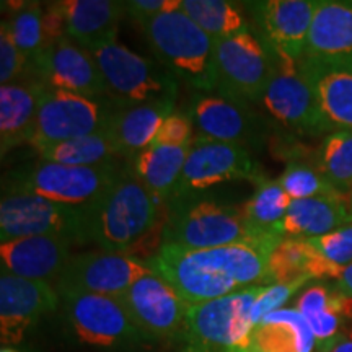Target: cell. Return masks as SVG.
<instances>
[{
  "label": "cell",
  "instance_id": "1",
  "mask_svg": "<svg viewBox=\"0 0 352 352\" xmlns=\"http://www.w3.org/2000/svg\"><path fill=\"white\" fill-rule=\"evenodd\" d=\"M274 248L250 243L204 250L164 245L147 264L195 307L250 287L271 285L267 261Z\"/></svg>",
  "mask_w": 352,
  "mask_h": 352
},
{
  "label": "cell",
  "instance_id": "2",
  "mask_svg": "<svg viewBox=\"0 0 352 352\" xmlns=\"http://www.w3.org/2000/svg\"><path fill=\"white\" fill-rule=\"evenodd\" d=\"M165 212L166 202L152 195L127 164L113 186L94 206L83 209L82 243L126 254Z\"/></svg>",
  "mask_w": 352,
  "mask_h": 352
},
{
  "label": "cell",
  "instance_id": "3",
  "mask_svg": "<svg viewBox=\"0 0 352 352\" xmlns=\"http://www.w3.org/2000/svg\"><path fill=\"white\" fill-rule=\"evenodd\" d=\"M283 239L254 228L243 212V206L220 202L206 195L166 202L164 245L204 250L228 245H271Z\"/></svg>",
  "mask_w": 352,
  "mask_h": 352
},
{
  "label": "cell",
  "instance_id": "4",
  "mask_svg": "<svg viewBox=\"0 0 352 352\" xmlns=\"http://www.w3.org/2000/svg\"><path fill=\"white\" fill-rule=\"evenodd\" d=\"M157 63L178 82L209 94L215 90L214 41L182 8L140 23Z\"/></svg>",
  "mask_w": 352,
  "mask_h": 352
},
{
  "label": "cell",
  "instance_id": "5",
  "mask_svg": "<svg viewBox=\"0 0 352 352\" xmlns=\"http://www.w3.org/2000/svg\"><path fill=\"white\" fill-rule=\"evenodd\" d=\"M259 289L261 285L189 308L182 331L183 352L252 349L253 307Z\"/></svg>",
  "mask_w": 352,
  "mask_h": 352
},
{
  "label": "cell",
  "instance_id": "6",
  "mask_svg": "<svg viewBox=\"0 0 352 352\" xmlns=\"http://www.w3.org/2000/svg\"><path fill=\"white\" fill-rule=\"evenodd\" d=\"M122 168L124 166L118 162L96 166H69L41 160L12 171L3 182V189L32 192L70 208L85 209L113 186Z\"/></svg>",
  "mask_w": 352,
  "mask_h": 352
},
{
  "label": "cell",
  "instance_id": "7",
  "mask_svg": "<svg viewBox=\"0 0 352 352\" xmlns=\"http://www.w3.org/2000/svg\"><path fill=\"white\" fill-rule=\"evenodd\" d=\"M91 54L103 76L107 98L118 109L175 101L178 96V80L164 65L135 54L118 41Z\"/></svg>",
  "mask_w": 352,
  "mask_h": 352
},
{
  "label": "cell",
  "instance_id": "8",
  "mask_svg": "<svg viewBox=\"0 0 352 352\" xmlns=\"http://www.w3.org/2000/svg\"><path fill=\"white\" fill-rule=\"evenodd\" d=\"M214 69L217 94L250 107L263 101L274 72V52L250 28L214 41Z\"/></svg>",
  "mask_w": 352,
  "mask_h": 352
},
{
  "label": "cell",
  "instance_id": "9",
  "mask_svg": "<svg viewBox=\"0 0 352 352\" xmlns=\"http://www.w3.org/2000/svg\"><path fill=\"white\" fill-rule=\"evenodd\" d=\"M83 209L59 204L25 191L3 189L0 201V241L28 236H65L82 243Z\"/></svg>",
  "mask_w": 352,
  "mask_h": 352
},
{
  "label": "cell",
  "instance_id": "10",
  "mask_svg": "<svg viewBox=\"0 0 352 352\" xmlns=\"http://www.w3.org/2000/svg\"><path fill=\"white\" fill-rule=\"evenodd\" d=\"M116 109L108 98H88L47 88L30 145L38 151L51 144L100 134L108 131Z\"/></svg>",
  "mask_w": 352,
  "mask_h": 352
},
{
  "label": "cell",
  "instance_id": "11",
  "mask_svg": "<svg viewBox=\"0 0 352 352\" xmlns=\"http://www.w3.org/2000/svg\"><path fill=\"white\" fill-rule=\"evenodd\" d=\"M240 179L256 183L264 179L248 148L240 144L195 138L171 199L206 195L210 188Z\"/></svg>",
  "mask_w": 352,
  "mask_h": 352
},
{
  "label": "cell",
  "instance_id": "12",
  "mask_svg": "<svg viewBox=\"0 0 352 352\" xmlns=\"http://www.w3.org/2000/svg\"><path fill=\"white\" fill-rule=\"evenodd\" d=\"M65 315L78 341L96 347H122L148 341L120 298L95 294H63Z\"/></svg>",
  "mask_w": 352,
  "mask_h": 352
},
{
  "label": "cell",
  "instance_id": "13",
  "mask_svg": "<svg viewBox=\"0 0 352 352\" xmlns=\"http://www.w3.org/2000/svg\"><path fill=\"white\" fill-rule=\"evenodd\" d=\"M261 103L274 120L300 134L321 135L333 132L303 76L300 60L274 52V72Z\"/></svg>",
  "mask_w": 352,
  "mask_h": 352
},
{
  "label": "cell",
  "instance_id": "14",
  "mask_svg": "<svg viewBox=\"0 0 352 352\" xmlns=\"http://www.w3.org/2000/svg\"><path fill=\"white\" fill-rule=\"evenodd\" d=\"M151 272L147 261L122 253H82L70 256L56 290L59 296L77 292L118 298Z\"/></svg>",
  "mask_w": 352,
  "mask_h": 352
},
{
  "label": "cell",
  "instance_id": "15",
  "mask_svg": "<svg viewBox=\"0 0 352 352\" xmlns=\"http://www.w3.org/2000/svg\"><path fill=\"white\" fill-rule=\"evenodd\" d=\"M118 298L148 341L182 336L191 307L155 272L140 277Z\"/></svg>",
  "mask_w": 352,
  "mask_h": 352
},
{
  "label": "cell",
  "instance_id": "16",
  "mask_svg": "<svg viewBox=\"0 0 352 352\" xmlns=\"http://www.w3.org/2000/svg\"><path fill=\"white\" fill-rule=\"evenodd\" d=\"M30 77L51 90H63L88 98H107V87L94 54L65 36L52 44L33 64Z\"/></svg>",
  "mask_w": 352,
  "mask_h": 352
},
{
  "label": "cell",
  "instance_id": "17",
  "mask_svg": "<svg viewBox=\"0 0 352 352\" xmlns=\"http://www.w3.org/2000/svg\"><path fill=\"white\" fill-rule=\"evenodd\" d=\"M246 6L258 34L276 54L303 59L316 0H263Z\"/></svg>",
  "mask_w": 352,
  "mask_h": 352
},
{
  "label": "cell",
  "instance_id": "18",
  "mask_svg": "<svg viewBox=\"0 0 352 352\" xmlns=\"http://www.w3.org/2000/svg\"><path fill=\"white\" fill-rule=\"evenodd\" d=\"M59 294L51 284L2 272L0 276V341L19 344L43 316L59 307Z\"/></svg>",
  "mask_w": 352,
  "mask_h": 352
},
{
  "label": "cell",
  "instance_id": "19",
  "mask_svg": "<svg viewBox=\"0 0 352 352\" xmlns=\"http://www.w3.org/2000/svg\"><path fill=\"white\" fill-rule=\"evenodd\" d=\"M196 126V138L217 142L240 144L248 148L263 139V124L248 107L233 103L217 95L196 94L186 111Z\"/></svg>",
  "mask_w": 352,
  "mask_h": 352
},
{
  "label": "cell",
  "instance_id": "20",
  "mask_svg": "<svg viewBox=\"0 0 352 352\" xmlns=\"http://www.w3.org/2000/svg\"><path fill=\"white\" fill-rule=\"evenodd\" d=\"M72 240L65 236H28L0 243L2 272L30 280L54 283L67 266Z\"/></svg>",
  "mask_w": 352,
  "mask_h": 352
},
{
  "label": "cell",
  "instance_id": "21",
  "mask_svg": "<svg viewBox=\"0 0 352 352\" xmlns=\"http://www.w3.org/2000/svg\"><path fill=\"white\" fill-rule=\"evenodd\" d=\"M303 59L352 67V0H316Z\"/></svg>",
  "mask_w": 352,
  "mask_h": 352
},
{
  "label": "cell",
  "instance_id": "22",
  "mask_svg": "<svg viewBox=\"0 0 352 352\" xmlns=\"http://www.w3.org/2000/svg\"><path fill=\"white\" fill-rule=\"evenodd\" d=\"M47 87L34 77L0 87V148L2 155L32 142L39 107Z\"/></svg>",
  "mask_w": 352,
  "mask_h": 352
},
{
  "label": "cell",
  "instance_id": "23",
  "mask_svg": "<svg viewBox=\"0 0 352 352\" xmlns=\"http://www.w3.org/2000/svg\"><path fill=\"white\" fill-rule=\"evenodd\" d=\"M315 334L318 352L352 327V297L336 284L315 283L302 290L296 305Z\"/></svg>",
  "mask_w": 352,
  "mask_h": 352
},
{
  "label": "cell",
  "instance_id": "24",
  "mask_svg": "<svg viewBox=\"0 0 352 352\" xmlns=\"http://www.w3.org/2000/svg\"><path fill=\"white\" fill-rule=\"evenodd\" d=\"M65 13L67 36L83 50L95 52L116 43L124 2L111 0H65L60 2Z\"/></svg>",
  "mask_w": 352,
  "mask_h": 352
},
{
  "label": "cell",
  "instance_id": "25",
  "mask_svg": "<svg viewBox=\"0 0 352 352\" xmlns=\"http://www.w3.org/2000/svg\"><path fill=\"white\" fill-rule=\"evenodd\" d=\"M300 69L320 111L333 129H352V67H334L302 59Z\"/></svg>",
  "mask_w": 352,
  "mask_h": 352
},
{
  "label": "cell",
  "instance_id": "26",
  "mask_svg": "<svg viewBox=\"0 0 352 352\" xmlns=\"http://www.w3.org/2000/svg\"><path fill=\"white\" fill-rule=\"evenodd\" d=\"M175 113V101H153L126 109H116L108 134L116 144L121 158L132 160L153 144L158 129Z\"/></svg>",
  "mask_w": 352,
  "mask_h": 352
},
{
  "label": "cell",
  "instance_id": "27",
  "mask_svg": "<svg viewBox=\"0 0 352 352\" xmlns=\"http://www.w3.org/2000/svg\"><path fill=\"white\" fill-rule=\"evenodd\" d=\"M352 222L346 195L292 201L280 223V233L289 239H316Z\"/></svg>",
  "mask_w": 352,
  "mask_h": 352
},
{
  "label": "cell",
  "instance_id": "28",
  "mask_svg": "<svg viewBox=\"0 0 352 352\" xmlns=\"http://www.w3.org/2000/svg\"><path fill=\"white\" fill-rule=\"evenodd\" d=\"M254 352H318L315 334L297 308H280L264 316L252 336Z\"/></svg>",
  "mask_w": 352,
  "mask_h": 352
},
{
  "label": "cell",
  "instance_id": "29",
  "mask_svg": "<svg viewBox=\"0 0 352 352\" xmlns=\"http://www.w3.org/2000/svg\"><path fill=\"white\" fill-rule=\"evenodd\" d=\"M189 147L151 145L129 160V168L152 195L168 202L182 178Z\"/></svg>",
  "mask_w": 352,
  "mask_h": 352
},
{
  "label": "cell",
  "instance_id": "30",
  "mask_svg": "<svg viewBox=\"0 0 352 352\" xmlns=\"http://www.w3.org/2000/svg\"><path fill=\"white\" fill-rule=\"evenodd\" d=\"M36 152L44 162L69 166L107 165L121 158L120 151L108 131L46 145V147L38 148Z\"/></svg>",
  "mask_w": 352,
  "mask_h": 352
},
{
  "label": "cell",
  "instance_id": "31",
  "mask_svg": "<svg viewBox=\"0 0 352 352\" xmlns=\"http://www.w3.org/2000/svg\"><path fill=\"white\" fill-rule=\"evenodd\" d=\"M182 10L212 41L235 36L252 26L240 3L227 0H182Z\"/></svg>",
  "mask_w": 352,
  "mask_h": 352
},
{
  "label": "cell",
  "instance_id": "32",
  "mask_svg": "<svg viewBox=\"0 0 352 352\" xmlns=\"http://www.w3.org/2000/svg\"><path fill=\"white\" fill-rule=\"evenodd\" d=\"M290 204H292V199L279 182L261 179L253 196L243 204V212L256 230L277 236V239H284L280 233V223Z\"/></svg>",
  "mask_w": 352,
  "mask_h": 352
},
{
  "label": "cell",
  "instance_id": "33",
  "mask_svg": "<svg viewBox=\"0 0 352 352\" xmlns=\"http://www.w3.org/2000/svg\"><path fill=\"white\" fill-rule=\"evenodd\" d=\"M315 165L338 192L349 195L352 191V129H338L324 135Z\"/></svg>",
  "mask_w": 352,
  "mask_h": 352
},
{
  "label": "cell",
  "instance_id": "34",
  "mask_svg": "<svg viewBox=\"0 0 352 352\" xmlns=\"http://www.w3.org/2000/svg\"><path fill=\"white\" fill-rule=\"evenodd\" d=\"M12 12L8 20H2V25L10 33L16 47L28 59L30 74H32L33 64L44 51L43 7L36 2H20L16 3V7H12Z\"/></svg>",
  "mask_w": 352,
  "mask_h": 352
},
{
  "label": "cell",
  "instance_id": "35",
  "mask_svg": "<svg viewBox=\"0 0 352 352\" xmlns=\"http://www.w3.org/2000/svg\"><path fill=\"white\" fill-rule=\"evenodd\" d=\"M277 182L292 201L341 195L329 184L316 165L302 164V162L289 164Z\"/></svg>",
  "mask_w": 352,
  "mask_h": 352
},
{
  "label": "cell",
  "instance_id": "36",
  "mask_svg": "<svg viewBox=\"0 0 352 352\" xmlns=\"http://www.w3.org/2000/svg\"><path fill=\"white\" fill-rule=\"evenodd\" d=\"M307 240L328 261L342 267L352 263V222L327 233V235Z\"/></svg>",
  "mask_w": 352,
  "mask_h": 352
},
{
  "label": "cell",
  "instance_id": "37",
  "mask_svg": "<svg viewBox=\"0 0 352 352\" xmlns=\"http://www.w3.org/2000/svg\"><path fill=\"white\" fill-rule=\"evenodd\" d=\"M30 77V63L13 43L6 26H0V85H10Z\"/></svg>",
  "mask_w": 352,
  "mask_h": 352
},
{
  "label": "cell",
  "instance_id": "38",
  "mask_svg": "<svg viewBox=\"0 0 352 352\" xmlns=\"http://www.w3.org/2000/svg\"><path fill=\"white\" fill-rule=\"evenodd\" d=\"M310 283V279H298L289 284H271V285H261L259 289L258 298L253 307V321L254 327L261 323L264 316H267L272 311L280 310L284 308L289 298L300 290L302 287Z\"/></svg>",
  "mask_w": 352,
  "mask_h": 352
},
{
  "label": "cell",
  "instance_id": "39",
  "mask_svg": "<svg viewBox=\"0 0 352 352\" xmlns=\"http://www.w3.org/2000/svg\"><path fill=\"white\" fill-rule=\"evenodd\" d=\"M192 120L188 113L175 111L166 118L158 129V134L152 145H176V147H189L192 144Z\"/></svg>",
  "mask_w": 352,
  "mask_h": 352
},
{
  "label": "cell",
  "instance_id": "40",
  "mask_svg": "<svg viewBox=\"0 0 352 352\" xmlns=\"http://www.w3.org/2000/svg\"><path fill=\"white\" fill-rule=\"evenodd\" d=\"M182 8V0H132L124 2V10L135 20L138 23L155 19L164 13L175 12Z\"/></svg>",
  "mask_w": 352,
  "mask_h": 352
},
{
  "label": "cell",
  "instance_id": "41",
  "mask_svg": "<svg viewBox=\"0 0 352 352\" xmlns=\"http://www.w3.org/2000/svg\"><path fill=\"white\" fill-rule=\"evenodd\" d=\"M43 33H44V50L67 36L65 28V13L60 2L47 3L43 7Z\"/></svg>",
  "mask_w": 352,
  "mask_h": 352
},
{
  "label": "cell",
  "instance_id": "42",
  "mask_svg": "<svg viewBox=\"0 0 352 352\" xmlns=\"http://www.w3.org/2000/svg\"><path fill=\"white\" fill-rule=\"evenodd\" d=\"M321 352H352V327Z\"/></svg>",
  "mask_w": 352,
  "mask_h": 352
},
{
  "label": "cell",
  "instance_id": "43",
  "mask_svg": "<svg viewBox=\"0 0 352 352\" xmlns=\"http://www.w3.org/2000/svg\"><path fill=\"white\" fill-rule=\"evenodd\" d=\"M334 284H336L342 292L352 297V263L344 266V270H342L340 277L334 280Z\"/></svg>",
  "mask_w": 352,
  "mask_h": 352
},
{
  "label": "cell",
  "instance_id": "44",
  "mask_svg": "<svg viewBox=\"0 0 352 352\" xmlns=\"http://www.w3.org/2000/svg\"><path fill=\"white\" fill-rule=\"evenodd\" d=\"M0 352H20L19 349H15V347H10V346H2V349Z\"/></svg>",
  "mask_w": 352,
  "mask_h": 352
},
{
  "label": "cell",
  "instance_id": "45",
  "mask_svg": "<svg viewBox=\"0 0 352 352\" xmlns=\"http://www.w3.org/2000/svg\"><path fill=\"white\" fill-rule=\"evenodd\" d=\"M347 202H349V210H351V215H352V191L347 195Z\"/></svg>",
  "mask_w": 352,
  "mask_h": 352
},
{
  "label": "cell",
  "instance_id": "46",
  "mask_svg": "<svg viewBox=\"0 0 352 352\" xmlns=\"http://www.w3.org/2000/svg\"><path fill=\"white\" fill-rule=\"evenodd\" d=\"M228 352H254L253 349H236V351H228Z\"/></svg>",
  "mask_w": 352,
  "mask_h": 352
}]
</instances>
